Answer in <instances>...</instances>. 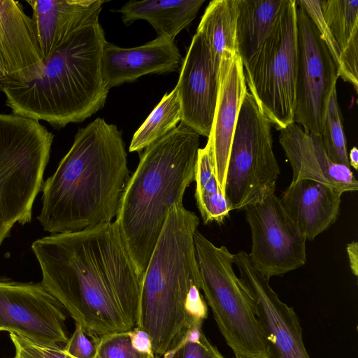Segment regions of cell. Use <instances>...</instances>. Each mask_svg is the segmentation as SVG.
I'll list each match as a JSON object with an SVG mask.
<instances>
[{
	"label": "cell",
	"mask_w": 358,
	"mask_h": 358,
	"mask_svg": "<svg viewBox=\"0 0 358 358\" xmlns=\"http://www.w3.org/2000/svg\"><path fill=\"white\" fill-rule=\"evenodd\" d=\"M42 285L95 336L136 327L141 278L115 222L36 239Z\"/></svg>",
	"instance_id": "6da1fadb"
},
{
	"label": "cell",
	"mask_w": 358,
	"mask_h": 358,
	"mask_svg": "<svg viewBox=\"0 0 358 358\" xmlns=\"http://www.w3.org/2000/svg\"><path fill=\"white\" fill-rule=\"evenodd\" d=\"M129 178L121 131L98 117L78 129L71 148L43 182L37 219L50 234L113 222Z\"/></svg>",
	"instance_id": "7a4b0ae2"
},
{
	"label": "cell",
	"mask_w": 358,
	"mask_h": 358,
	"mask_svg": "<svg viewBox=\"0 0 358 358\" xmlns=\"http://www.w3.org/2000/svg\"><path fill=\"white\" fill-rule=\"evenodd\" d=\"M106 42L99 18L83 26L44 62L40 78L0 80L6 106L13 114L55 129L90 117L104 106L109 92L102 69Z\"/></svg>",
	"instance_id": "3957f363"
},
{
	"label": "cell",
	"mask_w": 358,
	"mask_h": 358,
	"mask_svg": "<svg viewBox=\"0 0 358 358\" xmlns=\"http://www.w3.org/2000/svg\"><path fill=\"white\" fill-rule=\"evenodd\" d=\"M199 136L180 122L143 150L124 189L114 222L141 278L169 213L194 181Z\"/></svg>",
	"instance_id": "277c9868"
},
{
	"label": "cell",
	"mask_w": 358,
	"mask_h": 358,
	"mask_svg": "<svg viewBox=\"0 0 358 358\" xmlns=\"http://www.w3.org/2000/svg\"><path fill=\"white\" fill-rule=\"evenodd\" d=\"M199 219L183 203L173 206L141 278L136 327L150 336L153 353L163 357L194 324L186 303L201 290L194 234Z\"/></svg>",
	"instance_id": "5b68a950"
},
{
	"label": "cell",
	"mask_w": 358,
	"mask_h": 358,
	"mask_svg": "<svg viewBox=\"0 0 358 358\" xmlns=\"http://www.w3.org/2000/svg\"><path fill=\"white\" fill-rule=\"evenodd\" d=\"M53 138L39 121L0 113V247L16 224L31 221Z\"/></svg>",
	"instance_id": "8992f818"
},
{
	"label": "cell",
	"mask_w": 358,
	"mask_h": 358,
	"mask_svg": "<svg viewBox=\"0 0 358 358\" xmlns=\"http://www.w3.org/2000/svg\"><path fill=\"white\" fill-rule=\"evenodd\" d=\"M194 244L201 290L235 357L269 358L255 299L234 272V255L225 246L214 245L198 229Z\"/></svg>",
	"instance_id": "52a82bcc"
},
{
	"label": "cell",
	"mask_w": 358,
	"mask_h": 358,
	"mask_svg": "<svg viewBox=\"0 0 358 358\" xmlns=\"http://www.w3.org/2000/svg\"><path fill=\"white\" fill-rule=\"evenodd\" d=\"M297 5L287 0L275 27L243 67L260 111L280 130L294 122L297 64Z\"/></svg>",
	"instance_id": "ba28073f"
},
{
	"label": "cell",
	"mask_w": 358,
	"mask_h": 358,
	"mask_svg": "<svg viewBox=\"0 0 358 358\" xmlns=\"http://www.w3.org/2000/svg\"><path fill=\"white\" fill-rule=\"evenodd\" d=\"M280 173L273 149L271 123L248 91L228 159L224 196L231 210L275 192Z\"/></svg>",
	"instance_id": "9c48e42d"
},
{
	"label": "cell",
	"mask_w": 358,
	"mask_h": 358,
	"mask_svg": "<svg viewBox=\"0 0 358 358\" xmlns=\"http://www.w3.org/2000/svg\"><path fill=\"white\" fill-rule=\"evenodd\" d=\"M296 5L294 122L312 134L321 136L328 100L339 76L317 28L305 10L297 2Z\"/></svg>",
	"instance_id": "30bf717a"
},
{
	"label": "cell",
	"mask_w": 358,
	"mask_h": 358,
	"mask_svg": "<svg viewBox=\"0 0 358 358\" xmlns=\"http://www.w3.org/2000/svg\"><path fill=\"white\" fill-rule=\"evenodd\" d=\"M252 235L248 256L268 280L306 262V238L285 211L275 192L244 208Z\"/></svg>",
	"instance_id": "8fae6325"
},
{
	"label": "cell",
	"mask_w": 358,
	"mask_h": 358,
	"mask_svg": "<svg viewBox=\"0 0 358 358\" xmlns=\"http://www.w3.org/2000/svg\"><path fill=\"white\" fill-rule=\"evenodd\" d=\"M64 309L41 282L0 278V331L43 345L61 346L69 339Z\"/></svg>",
	"instance_id": "7c38bea8"
},
{
	"label": "cell",
	"mask_w": 358,
	"mask_h": 358,
	"mask_svg": "<svg viewBox=\"0 0 358 358\" xmlns=\"http://www.w3.org/2000/svg\"><path fill=\"white\" fill-rule=\"evenodd\" d=\"M234 264L255 299L257 316L269 358H310L294 309L280 299L269 280L255 268L248 253L241 251L234 255Z\"/></svg>",
	"instance_id": "4fadbf2b"
},
{
	"label": "cell",
	"mask_w": 358,
	"mask_h": 358,
	"mask_svg": "<svg viewBox=\"0 0 358 358\" xmlns=\"http://www.w3.org/2000/svg\"><path fill=\"white\" fill-rule=\"evenodd\" d=\"M181 122L199 136L208 137L218 91V71L203 36L196 31L182 61L176 86Z\"/></svg>",
	"instance_id": "5bb4252c"
},
{
	"label": "cell",
	"mask_w": 358,
	"mask_h": 358,
	"mask_svg": "<svg viewBox=\"0 0 358 358\" xmlns=\"http://www.w3.org/2000/svg\"><path fill=\"white\" fill-rule=\"evenodd\" d=\"M248 91L241 59L237 53L224 52L218 70L216 106L206 143L215 176L224 194L234 134Z\"/></svg>",
	"instance_id": "9a60e30c"
},
{
	"label": "cell",
	"mask_w": 358,
	"mask_h": 358,
	"mask_svg": "<svg viewBox=\"0 0 358 358\" xmlns=\"http://www.w3.org/2000/svg\"><path fill=\"white\" fill-rule=\"evenodd\" d=\"M279 143L291 165V182L315 180L342 194L358 189L350 167L334 163L327 155L322 136L312 134L294 122L280 130Z\"/></svg>",
	"instance_id": "2e32d148"
},
{
	"label": "cell",
	"mask_w": 358,
	"mask_h": 358,
	"mask_svg": "<svg viewBox=\"0 0 358 358\" xmlns=\"http://www.w3.org/2000/svg\"><path fill=\"white\" fill-rule=\"evenodd\" d=\"M0 56L8 78L28 83L43 75L45 62L33 22L18 1L0 0Z\"/></svg>",
	"instance_id": "e0dca14e"
},
{
	"label": "cell",
	"mask_w": 358,
	"mask_h": 358,
	"mask_svg": "<svg viewBox=\"0 0 358 358\" xmlns=\"http://www.w3.org/2000/svg\"><path fill=\"white\" fill-rule=\"evenodd\" d=\"M181 61L174 41L165 36L131 48L106 41L102 54L103 76L110 90L146 74L175 71Z\"/></svg>",
	"instance_id": "ac0fdd59"
},
{
	"label": "cell",
	"mask_w": 358,
	"mask_h": 358,
	"mask_svg": "<svg viewBox=\"0 0 358 358\" xmlns=\"http://www.w3.org/2000/svg\"><path fill=\"white\" fill-rule=\"evenodd\" d=\"M44 62L76 31L99 18L103 0H28Z\"/></svg>",
	"instance_id": "d6986e66"
},
{
	"label": "cell",
	"mask_w": 358,
	"mask_h": 358,
	"mask_svg": "<svg viewBox=\"0 0 358 358\" xmlns=\"http://www.w3.org/2000/svg\"><path fill=\"white\" fill-rule=\"evenodd\" d=\"M342 194L321 182L301 180L291 182L280 200L306 239L313 241L337 220Z\"/></svg>",
	"instance_id": "ffe728a7"
},
{
	"label": "cell",
	"mask_w": 358,
	"mask_h": 358,
	"mask_svg": "<svg viewBox=\"0 0 358 358\" xmlns=\"http://www.w3.org/2000/svg\"><path fill=\"white\" fill-rule=\"evenodd\" d=\"M321 13L341 54L338 76L358 90V1L320 0Z\"/></svg>",
	"instance_id": "44dd1931"
},
{
	"label": "cell",
	"mask_w": 358,
	"mask_h": 358,
	"mask_svg": "<svg viewBox=\"0 0 358 358\" xmlns=\"http://www.w3.org/2000/svg\"><path fill=\"white\" fill-rule=\"evenodd\" d=\"M236 48L243 67L271 34L287 0H236Z\"/></svg>",
	"instance_id": "7402d4cb"
},
{
	"label": "cell",
	"mask_w": 358,
	"mask_h": 358,
	"mask_svg": "<svg viewBox=\"0 0 358 358\" xmlns=\"http://www.w3.org/2000/svg\"><path fill=\"white\" fill-rule=\"evenodd\" d=\"M204 0H131L118 10L124 24L147 20L157 36L174 41L175 37L195 18Z\"/></svg>",
	"instance_id": "603a6c76"
},
{
	"label": "cell",
	"mask_w": 358,
	"mask_h": 358,
	"mask_svg": "<svg viewBox=\"0 0 358 358\" xmlns=\"http://www.w3.org/2000/svg\"><path fill=\"white\" fill-rule=\"evenodd\" d=\"M236 0H213L207 6L197 27L217 71L224 52L236 53Z\"/></svg>",
	"instance_id": "cb8c5ba5"
},
{
	"label": "cell",
	"mask_w": 358,
	"mask_h": 358,
	"mask_svg": "<svg viewBox=\"0 0 358 358\" xmlns=\"http://www.w3.org/2000/svg\"><path fill=\"white\" fill-rule=\"evenodd\" d=\"M194 181V196L203 223H222L231 210L215 176L207 145L198 150Z\"/></svg>",
	"instance_id": "d4e9b609"
},
{
	"label": "cell",
	"mask_w": 358,
	"mask_h": 358,
	"mask_svg": "<svg viewBox=\"0 0 358 358\" xmlns=\"http://www.w3.org/2000/svg\"><path fill=\"white\" fill-rule=\"evenodd\" d=\"M182 111L176 87L164 94L134 134L129 152H141L173 130L181 121Z\"/></svg>",
	"instance_id": "484cf974"
},
{
	"label": "cell",
	"mask_w": 358,
	"mask_h": 358,
	"mask_svg": "<svg viewBox=\"0 0 358 358\" xmlns=\"http://www.w3.org/2000/svg\"><path fill=\"white\" fill-rule=\"evenodd\" d=\"M321 136L329 158L334 163L350 167L347 140L338 103L336 87L333 89L328 100Z\"/></svg>",
	"instance_id": "4316f807"
},
{
	"label": "cell",
	"mask_w": 358,
	"mask_h": 358,
	"mask_svg": "<svg viewBox=\"0 0 358 358\" xmlns=\"http://www.w3.org/2000/svg\"><path fill=\"white\" fill-rule=\"evenodd\" d=\"M161 358H226L202 331V324L192 325Z\"/></svg>",
	"instance_id": "83f0119b"
},
{
	"label": "cell",
	"mask_w": 358,
	"mask_h": 358,
	"mask_svg": "<svg viewBox=\"0 0 358 358\" xmlns=\"http://www.w3.org/2000/svg\"><path fill=\"white\" fill-rule=\"evenodd\" d=\"M155 355L136 350L129 331L111 333L99 336L94 358H154Z\"/></svg>",
	"instance_id": "f1b7e54d"
},
{
	"label": "cell",
	"mask_w": 358,
	"mask_h": 358,
	"mask_svg": "<svg viewBox=\"0 0 358 358\" xmlns=\"http://www.w3.org/2000/svg\"><path fill=\"white\" fill-rule=\"evenodd\" d=\"M15 346L14 358H73L60 346L47 345L9 333Z\"/></svg>",
	"instance_id": "f546056e"
},
{
	"label": "cell",
	"mask_w": 358,
	"mask_h": 358,
	"mask_svg": "<svg viewBox=\"0 0 358 358\" xmlns=\"http://www.w3.org/2000/svg\"><path fill=\"white\" fill-rule=\"evenodd\" d=\"M99 337L88 334L78 324L63 350L73 358H94Z\"/></svg>",
	"instance_id": "4dcf8cb0"
},
{
	"label": "cell",
	"mask_w": 358,
	"mask_h": 358,
	"mask_svg": "<svg viewBox=\"0 0 358 358\" xmlns=\"http://www.w3.org/2000/svg\"><path fill=\"white\" fill-rule=\"evenodd\" d=\"M129 334L131 344L136 350L143 353L155 355L152 351L151 339L146 332L134 327L129 330Z\"/></svg>",
	"instance_id": "1f68e13d"
},
{
	"label": "cell",
	"mask_w": 358,
	"mask_h": 358,
	"mask_svg": "<svg viewBox=\"0 0 358 358\" xmlns=\"http://www.w3.org/2000/svg\"><path fill=\"white\" fill-rule=\"evenodd\" d=\"M346 251L348 256L350 268L352 274L358 275V243L352 241L347 245Z\"/></svg>",
	"instance_id": "d6a6232c"
},
{
	"label": "cell",
	"mask_w": 358,
	"mask_h": 358,
	"mask_svg": "<svg viewBox=\"0 0 358 358\" xmlns=\"http://www.w3.org/2000/svg\"><path fill=\"white\" fill-rule=\"evenodd\" d=\"M348 161L350 167H352L357 171L358 169V150L356 147H353L350 150Z\"/></svg>",
	"instance_id": "836d02e7"
},
{
	"label": "cell",
	"mask_w": 358,
	"mask_h": 358,
	"mask_svg": "<svg viewBox=\"0 0 358 358\" xmlns=\"http://www.w3.org/2000/svg\"><path fill=\"white\" fill-rule=\"evenodd\" d=\"M5 78H6V73L0 56V80L4 79Z\"/></svg>",
	"instance_id": "e575fe53"
},
{
	"label": "cell",
	"mask_w": 358,
	"mask_h": 358,
	"mask_svg": "<svg viewBox=\"0 0 358 358\" xmlns=\"http://www.w3.org/2000/svg\"><path fill=\"white\" fill-rule=\"evenodd\" d=\"M154 358H161V357L155 355Z\"/></svg>",
	"instance_id": "d590c367"
},
{
	"label": "cell",
	"mask_w": 358,
	"mask_h": 358,
	"mask_svg": "<svg viewBox=\"0 0 358 358\" xmlns=\"http://www.w3.org/2000/svg\"><path fill=\"white\" fill-rule=\"evenodd\" d=\"M235 358H236V357H235Z\"/></svg>",
	"instance_id": "8d00e7d4"
}]
</instances>
